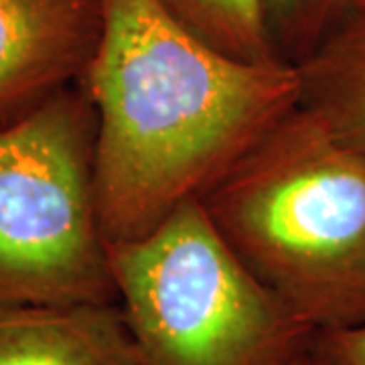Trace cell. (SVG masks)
<instances>
[{
	"instance_id": "obj_2",
	"label": "cell",
	"mask_w": 365,
	"mask_h": 365,
	"mask_svg": "<svg viewBox=\"0 0 365 365\" xmlns=\"http://www.w3.org/2000/svg\"><path fill=\"white\" fill-rule=\"evenodd\" d=\"M264 287L314 331L365 325V153L294 108L199 199Z\"/></svg>"
},
{
	"instance_id": "obj_3",
	"label": "cell",
	"mask_w": 365,
	"mask_h": 365,
	"mask_svg": "<svg viewBox=\"0 0 365 365\" xmlns=\"http://www.w3.org/2000/svg\"><path fill=\"white\" fill-rule=\"evenodd\" d=\"M110 268L143 365H292L317 333L235 258L199 201L110 244Z\"/></svg>"
},
{
	"instance_id": "obj_5",
	"label": "cell",
	"mask_w": 365,
	"mask_h": 365,
	"mask_svg": "<svg viewBox=\"0 0 365 365\" xmlns=\"http://www.w3.org/2000/svg\"><path fill=\"white\" fill-rule=\"evenodd\" d=\"M104 31V0H0V126L79 83Z\"/></svg>"
},
{
	"instance_id": "obj_9",
	"label": "cell",
	"mask_w": 365,
	"mask_h": 365,
	"mask_svg": "<svg viewBox=\"0 0 365 365\" xmlns=\"http://www.w3.org/2000/svg\"><path fill=\"white\" fill-rule=\"evenodd\" d=\"M268 41L280 63L302 66L359 0H260Z\"/></svg>"
},
{
	"instance_id": "obj_4",
	"label": "cell",
	"mask_w": 365,
	"mask_h": 365,
	"mask_svg": "<svg viewBox=\"0 0 365 365\" xmlns=\"http://www.w3.org/2000/svg\"><path fill=\"white\" fill-rule=\"evenodd\" d=\"M81 83L0 126V307L114 302Z\"/></svg>"
},
{
	"instance_id": "obj_7",
	"label": "cell",
	"mask_w": 365,
	"mask_h": 365,
	"mask_svg": "<svg viewBox=\"0 0 365 365\" xmlns=\"http://www.w3.org/2000/svg\"><path fill=\"white\" fill-rule=\"evenodd\" d=\"M300 108L365 153V0L297 67Z\"/></svg>"
},
{
	"instance_id": "obj_11",
	"label": "cell",
	"mask_w": 365,
	"mask_h": 365,
	"mask_svg": "<svg viewBox=\"0 0 365 365\" xmlns=\"http://www.w3.org/2000/svg\"><path fill=\"white\" fill-rule=\"evenodd\" d=\"M292 365H311V359H309V351L304 353V355H302L300 359H297V361H294Z\"/></svg>"
},
{
	"instance_id": "obj_10",
	"label": "cell",
	"mask_w": 365,
	"mask_h": 365,
	"mask_svg": "<svg viewBox=\"0 0 365 365\" xmlns=\"http://www.w3.org/2000/svg\"><path fill=\"white\" fill-rule=\"evenodd\" d=\"M309 359L311 365H365V325L317 331Z\"/></svg>"
},
{
	"instance_id": "obj_8",
	"label": "cell",
	"mask_w": 365,
	"mask_h": 365,
	"mask_svg": "<svg viewBox=\"0 0 365 365\" xmlns=\"http://www.w3.org/2000/svg\"><path fill=\"white\" fill-rule=\"evenodd\" d=\"M160 2L185 29L225 55L250 63H280L268 41L260 0Z\"/></svg>"
},
{
	"instance_id": "obj_6",
	"label": "cell",
	"mask_w": 365,
	"mask_h": 365,
	"mask_svg": "<svg viewBox=\"0 0 365 365\" xmlns=\"http://www.w3.org/2000/svg\"><path fill=\"white\" fill-rule=\"evenodd\" d=\"M0 365H143L114 302L0 307Z\"/></svg>"
},
{
	"instance_id": "obj_1",
	"label": "cell",
	"mask_w": 365,
	"mask_h": 365,
	"mask_svg": "<svg viewBox=\"0 0 365 365\" xmlns=\"http://www.w3.org/2000/svg\"><path fill=\"white\" fill-rule=\"evenodd\" d=\"M96 110V195L108 244L199 201L300 106V78L199 39L160 0H104L79 81Z\"/></svg>"
}]
</instances>
